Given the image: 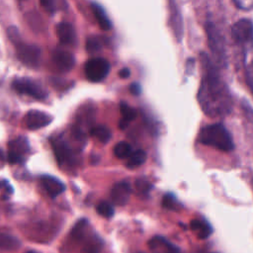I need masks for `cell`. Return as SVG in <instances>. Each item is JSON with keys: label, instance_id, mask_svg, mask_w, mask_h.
Listing matches in <instances>:
<instances>
[{"label": "cell", "instance_id": "6da1fadb", "mask_svg": "<svg viewBox=\"0 0 253 253\" xmlns=\"http://www.w3.org/2000/svg\"><path fill=\"white\" fill-rule=\"evenodd\" d=\"M205 73L198 91V102L203 112L209 117H222L232 109V97L211 61L205 60Z\"/></svg>", "mask_w": 253, "mask_h": 253}, {"label": "cell", "instance_id": "7a4b0ae2", "mask_svg": "<svg viewBox=\"0 0 253 253\" xmlns=\"http://www.w3.org/2000/svg\"><path fill=\"white\" fill-rule=\"evenodd\" d=\"M198 140L206 145L221 151H231L234 148L232 137L228 130L220 124L208 125L201 128Z\"/></svg>", "mask_w": 253, "mask_h": 253}, {"label": "cell", "instance_id": "3957f363", "mask_svg": "<svg viewBox=\"0 0 253 253\" xmlns=\"http://www.w3.org/2000/svg\"><path fill=\"white\" fill-rule=\"evenodd\" d=\"M71 236L76 242L83 244L82 249L85 253H98L102 247L100 238L89 232L88 222L85 219L76 223L72 229Z\"/></svg>", "mask_w": 253, "mask_h": 253}, {"label": "cell", "instance_id": "277c9868", "mask_svg": "<svg viewBox=\"0 0 253 253\" xmlns=\"http://www.w3.org/2000/svg\"><path fill=\"white\" fill-rule=\"evenodd\" d=\"M231 36L242 48H251L253 46V23L248 19L238 20L231 28Z\"/></svg>", "mask_w": 253, "mask_h": 253}, {"label": "cell", "instance_id": "5b68a950", "mask_svg": "<svg viewBox=\"0 0 253 253\" xmlns=\"http://www.w3.org/2000/svg\"><path fill=\"white\" fill-rule=\"evenodd\" d=\"M51 147L55 159L61 167H72L76 161V155L73 148L61 136H56L51 140Z\"/></svg>", "mask_w": 253, "mask_h": 253}, {"label": "cell", "instance_id": "8992f818", "mask_svg": "<svg viewBox=\"0 0 253 253\" xmlns=\"http://www.w3.org/2000/svg\"><path fill=\"white\" fill-rule=\"evenodd\" d=\"M110 63L102 57L89 59L84 67L86 78L91 82H100L104 80L110 72Z\"/></svg>", "mask_w": 253, "mask_h": 253}, {"label": "cell", "instance_id": "52a82bcc", "mask_svg": "<svg viewBox=\"0 0 253 253\" xmlns=\"http://www.w3.org/2000/svg\"><path fill=\"white\" fill-rule=\"evenodd\" d=\"M15 46L16 53L19 60L29 67H37L40 63L41 49L33 44H27L19 42L18 38L15 36Z\"/></svg>", "mask_w": 253, "mask_h": 253}, {"label": "cell", "instance_id": "ba28073f", "mask_svg": "<svg viewBox=\"0 0 253 253\" xmlns=\"http://www.w3.org/2000/svg\"><path fill=\"white\" fill-rule=\"evenodd\" d=\"M12 87L16 92L33 97L37 100H43L46 97L44 89L36 81L29 78L15 79L12 83Z\"/></svg>", "mask_w": 253, "mask_h": 253}, {"label": "cell", "instance_id": "9c48e42d", "mask_svg": "<svg viewBox=\"0 0 253 253\" xmlns=\"http://www.w3.org/2000/svg\"><path fill=\"white\" fill-rule=\"evenodd\" d=\"M30 151L28 140L25 137H18L8 143V161L11 164L24 162L26 155Z\"/></svg>", "mask_w": 253, "mask_h": 253}, {"label": "cell", "instance_id": "30bf717a", "mask_svg": "<svg viewBox=\"0 0 253 253\" xmlns=\"http://www.w3.org/2000/svg\"><path fill=\"white\" fill-rule=\"evenodd\" d=\"M52 118L42 111L32 110L27 113V115L24 118V124L27 128L35 130L42 128L47 125L50 124Z\"/></svg>", "mask_w": 253, "mask_h": 253}, {"label": "cell", "instance_id": "8fae6325", "mask_svg": "<svg viewBox=\"0 0 253 253\" xmlns=\"http://www.w3.org/2000/svg\"><path fill=\"white\" fill-rule=\"evenodd\" d=\"M207 31H208L210 46L212 50V53L216 58H218L219 60H222L224 57V47H223L222 39L218 31L215 29V27L211 23L208 24Z\"/></svg>", "mask_w": 253, "mask_h": 253}, {"label": "cell", "instance_id": "7c38bea8", "mask_svg": "<svg viewBox=\"0 0 253 253\" xmlns=\"http://www.w3.org/2000/svg\"><path fill=\"white\" fill-rule=\"evenodd\" d=\"M130 186L126 182L116 183L111 190V199L117 206H125L130 196Z\"/></svg>", "mask_w": 253, "mask_h": 253}, {"label": "cell", "instance_id": "4fadbf2b", "mask_svg": "<svg viewBox=\"0 0 253 253\" xmlns=\"http://www.w3.org/2000/svg\"><path fill=\"white\" fill-rule=\"evenodd\" d=\"M41 184L47 195L51 198H55L64 192L65 186L63 183L55 177L49 175H43L41 177Z\"/></svg>", "mask_w": 253, "mask_h": 253}, {"label": "cell", "instance_id": "5bb4252c", "mask_svg": "<svg viewBox=\"0 0 253 253\" xmlns=\"http://www.w3.org/2000/svg\"><path fill=\"white\" fill-rule=\"evenodd\" d=\"M147 244L153 253H180L178 247L161 236L152 237Z\"/></svg>", "mask_w": 253, "mask_h": 253}, {"label": "cell", "instance_id": "9a60e30c", "mask_svg": "<svg viewBox=\"0 0 253 253\" xmlns=\"http://www.w3.org/2000/svg\"><path fill=\"white\" fill-rule=\"evenodd\" d=\"M52 60L60 71H69L74 65V56L69 51L63 49H55L52 54Z\"/></svg>", "mask_w": 253, "mask_h": 253}, {"label": "cell", "instance_id": "2e32d148", "mask_svg": "<svg viewBox=\"0 0 253 253\" xmlns=\"http://www.w3.org/2000/svg\"><path fill=\"white\" fill-rule=\"evenodd\" d=\"M56 35L61 43L70 44L75 41V31L69 23H59L56 26Z\"/></svg>", "mask_w": 253, "mask_h": 253}, {"label": "cell", "instance_id": "e0dca14e", "mask_svg": "<svg viewBox=\"0 0 253 253\" xmlns=\"http://www.w3.org/2000/svg\"><path fill=\"white\" fill-rule=\"evenodd\" d=\"M190 227L192 231L201 239L209 237L212 232L211 224L204 219H193L190 223Z\"/></svg>", "mask_w": 253, "mask_h": 253}, {"label": "cell", "instance_id": "ac0fdd59", "mask_svg": "<svg viewBox=\"0 0 253 253\" xmlns=\"http://www.w3.org/2000/svg\"><path fill=\"white\" fill-rule=\"evenodd\" d=\"M120 112L122 115V120L120 121V128L125 129L128 123L136 118V111L126 103H121Z\"/></svg>", "mask_w": 253, "mask_h": 253}, {"label": "cell", "instance_id": "d6986e66", "mask_svg": "<svg viewBox=\"0 0 253 253\" xmlns=\"http://www.w3.org/2000/svg\"><path fill=\"white\" fill-rule=\"evenodd\" d=\"M91 8H92L93 14H94L99 26L101 27V29L110 30L111 27H112V24H111V22H110V20L107 16L105 10L103 9V7L100 6L97 3H92Z\"/></svg>", "mask_w": 253, "mask_h": 253}, {"label": "cell", "instance_id": "ffe728a7", "mask_svg": "<svg viewBox=\"0 0 253 253\" xmlns=\"http://www.w3.org/2000/svg\"><path fill=\"white\" fill-rule=\"evenodd\" d=\"M19 246H20V242L16 237L8 233L0 232V249L11 251V250L17 249Z\"/></svg>", "mask_w": 253, "mask_h": 253}, {"label": "cell", "instance_id": "44dd1931", "mask_svg": "<svg viewBox=\"0 0 253 253\" xmlns=\"http://www.w3.org/2000/svg\"><path fill=\"white\" fill-rule=\"evenodd\" d=\"M146 160V153L141 150H135L130 153V155L126 158V167L127 168H135L143 164Z\"/></svg>", "mask_w": 253, "mask_h": 253}, {"label": "cell", "instance_id": "7402d4cb", "mask_svg": "<svg viewBox=\"0 0 253 253\" xmlns=\"http://www.w3.org/2000/svg\"><path fill=\"white\" fill-rule=\"evenodd\" d=\"M90 133L92 136L97 138L99 141L106 143L111 138V131L110 129L105 126H96L91 127Z\"/></svg>", "mask_w": 253, "mask_h": 253}, {"label": "cell", "instance_id": "603a6c76", "mask_svg": "<svg viewBox=\"0 0 253 253\" xmlns=\"http://www.w3.org/2000/svg\"><path fill=\"white\" fill-rule=\"evenodd\" d=\"M131 152H132V148L130 144L126 141H120L114 147V154L121 159L127 158Z\"/></svg>", "mask_w": 253, "mask_h": 253}, {"label": "cell", "instance_id": "cb8c5ba5", "mask_svg": "<svg viewBox=\"0 0 253 253\" xmlns=\"http://www.w3.org/2000/svg\"><path fill=\"white\" fill-rule=\"evenodd\" d=\"M162 206L169 211H179L181 205L172 194H166L162 199Z\"/></svg>", "mask_w": 253, "mask_h": 253}, {"label": "cell", "instance_id": "d4e9b609", "mask_svg": "<svg viewBox=\"0 0 253 253\" xmlns=\"http://www.w3.org/2000/svg\"><path fill=\"white\" fill-rule=\"evenodd\" d=\"M97 212L104 217H111L114 214V208L107 202H101L96 207Z\"/></svg>", "mask_w": 253, "mask_h": 253}, {"label": "cell", "instance_id": "484cf974", "mask_svg": "<svg viewBox=\"0 0 253 253\" xmlns=\"http://www.w3.org/2000/svg\"><path fill=\"white\" fill-rule=\"evenodd\" d=\"M103 42L99 37H90L86 42V48L89 52H94L101 49Z\"/></svg>", "mask_w": 253, "mask_h": 253}, {"label": "cell", "instance_id": "4316f807", "mask_svg": "<svg viewBox=\"0 0 253 253\" xmlns=\"http://www.w3.org/2000/svg\"><path fill=\"white\" fill-rule=\"evenodd\" d=\"M41 5L43 7V9L52 14L56 10V0H40Z\"/></svg>", "mask_w": 253, "mask_h": 253}, {"label": "cell", "instance_id": "83f0119b", "mask_svg": "<svg viewBox=\"0 0 253 253\" xmlns=\"http://www.w3.org/2000/svg\"><path fill=\"white\" fill-rule=\"evenodd\" d=\"M234 5L241 10H252L253 0H233Z\"/></svg>", "mask_w": 253, "mask_h": 253}, {"label": "cell", "instance_id": "f1b7e54d", "mask_svg": "<svg viewBox=\"0 0 253 253\" xmlns=\"http://www.w3.org/2000/svg\"><path fill=\"white\" fill-rule=\"evenodd\" d=\"M246 80L247 84L253 94V60L248 64L246 68Z\"/></svg>", "mask_w": 253, "mask_h": 253}, {"label": "cell", "instance_id": "f546056e", "mask_svg": "<svg viewBox=\"0 0 253 253\" xmlns=\"http://www.w3.org/2000/svg\"><path fill=\"white\" fill-rule=\"evenodd\" d=\"M135 186L139 192H143V193H146V191H148L150 188V184L145 180H137L135 182Z\"/></svg>", "mask_w": 253, "mask_h": 253}, {"label": "cell", "instance_id": "4dcf8cb0", "mask_svg": "<svg viewBox=\"0 0 253 253\" xmlns=\"http://www.w3.org/2000/svg\"><path fill=\"white\" fill-rule=\"evenodd\" d=\"M129 90L130 92L133 94V95H138L140 93V86L138 83H132L129 87Z\"/></svg>", "mask_w": 253, "mask_h": 253}, {"label": "cell", "instance_id": "1f68e13d", "mask_svg": "<svg viewBox=\"0 0 253 253\" xmlns=\"http://www.w3.org/2000/svg\"><path fill=\"white\" fill-rule=\"evenodd\" d=\"M129 74H130V71L128 68H123L119 72V75L121 78H127L129 76Z\"/></svg>", "mask_w": 253, "mask_h": 253}, {"label": "cell", "instance_id": "d6a6232c", "mask_svg": "<svg viewBox=\"0 0 253 253\" xmlns=\"http://www.w3.org/2000/svg\"><path fill=\"white\" fill-rule=\"evenodd\" d=\"M4 163H5V156H4V153L2 152V150L0 149V168L3 167Z\"/></svg>", "mask_w": 253, "mask_h": 253}, {"label": "cell", "instance_id": "836d02e7", "mask_svg": "<svg viewBox=\"0 0 253 253\" xmlns=\"http://www.w3.org/2000/svg\"><path fill=\"white\" fill-rule=\"evenodd\" d=\"M27 253H41V252H38V251H35V250H32V251H28Z\"/></svg>", "mask_w": 253, "mask_h": 253}]
</instances>
